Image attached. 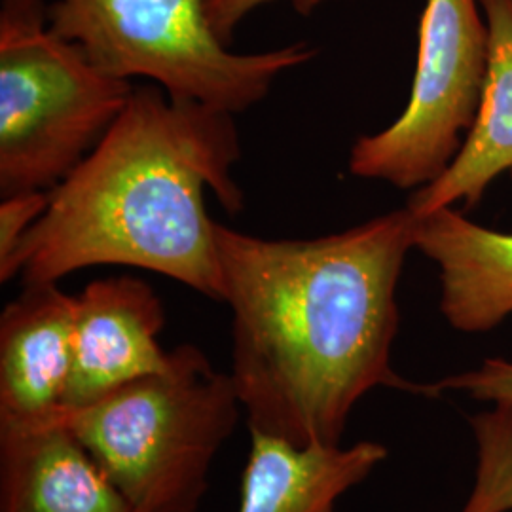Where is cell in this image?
Masks as SVG:
<instances>
[{
    "label": "cell",
    "mask_w": 512,
    "mask_h": 512,
    "mask_svg": "<svg viewBox=\"0 0 512 512\" xmlns=\"http://www.w3.org/2000/svg\"><path fill=\"white\" fill-rule=\"evenodd\" d=\"M414 224L408 207L313 239L217 224L222 302L232 310L230 378L249 431L336 446L376 387L435 397L391 365Z\"/></svg>",
    "instance_id": "6da1fadb"
},
{
    "label": "cell",
    "mask_w": 512,
    "mask_h": 512,
    "mask_svg": "<svg viewBox=\"0 0 512 512\" xmlns=\"http://www.w3.org/2000/svg\"><path fill=\"white\" fill-rule=\"evenodd\" d=\"M241 158L236 116L135 88L97 147L48 192V209L0 262V281L59 283L93 266H129L222 302L211 190L226 213L243 209L232 177Z\"/></svg>",
    "instance_id": "7a4b0ae2"
},
{
    "label": "cell",
    "mask_w": 512,
    "mask_h": 512,
    "mask_svg": "<svg viewBox=\"0 0 512 512\" xmlns=\"http://www.w3.org/2000/svg\"><path fill=\"white\" fill-rule=\"evenodd\" d=\"M243 406L230 372L181 344L164 370L82 408L65 423L135 512H198L209 473Z\"/></svg>",
    "instance_id": "3957f363"
},
{
    "label": "cell",
    "mask_w": 512,
    "mask_h": 512,
    "mask_svg": "<svg viewBox=\"0 0 512 512\" xmlns=\"http://www.w3.org/2000/svg\"><path fill=\"white\" fill-rule=\"evenodd\" d=\"M133 90L55 35L44 0H2V198L55 188L105 137Z\"/></svg>",
    "instance_id": "277c9868"
},
{
    "label": "cell",
    "mask_w": 512,
    "mask_h": 512,
    "mask_svg": "<svg viewBox=\"0 0 512 512\" xmlns=\"http://www.w3.org/2000/svg\"><path fill=\"white\" fill-rule=\"evenodd\" d=\"M48 23L120 80L148 78L171 97L241 114L266 99L275 80L306 65L304 42L234 54L211 27L205 0H54Z\"/></svg>",
    "instance_id": "5b68a950"
},
{
    "label": "cell",
    "mask_w": 512,
    "mask_h": 512,
    "mask_svg": "<svg viewBox=\"0 0 512 512\" xmlns=\"http://www.w3.org/2000/svg\"><path fill=\"white\" fill-rule=\"evenodd\" d=\"M482 14L480 0L425 2L408 105L389 128L355 141L351 175L412 190L452 164L488 74L490 29Z\"/></svg>",
    "instance_id": "8992f818"
},
{
    "label": "cell",
    "mask_w": 512,
    "mask_h": 512,
    "mask_svg": "<svg viewBox=\"0 0 512 512\" xmlns=\"http://www.w3.org/2000/svg\"><path fill=\"white\" fill-rule=\"evenodd\" d=\"M162 298L143 279H95L74 296L73 365L65 408H82L167 366Z\"/></svg>",
    "instance_id": "52a82bcc"
},
{
    "label": "cell",
    "mask_w": 512,
    "mask_h": 512,
    "mask_svg": "<svg viewBox=\"0 0 512 512\" xmlns=\"http://www.w3.org/2000/svg\"><path fill=\"white\" fill-rule=\"evenodd\" d=\"M74 296L31 283L0 315V427H38L65 408L73 365Z\"/></svg>",
    "instance_id": "ba28073f"
},
{
    "label": "cell",
    "mask_w": 512,
    "mask_h": 512,
    "mask_svg": "<svg viewBox=\"0 0 512 512\" xmlns=\"http://www.w3.org/2000/svg\"><path fill=\"white\" fill-rule=\"evenodd\" d=\"M0 512H135L73 431L0 427Z\"/></svg>",
    "instance_id": "9c48e42d"
},
{
    "label": "cell",
    "mask_w": 512,
    "mask_h": 512,
    "mask_svg": "<svg viewBox=\"0 0 512 512\" xmlns=\"http://www.w3.org/2000/svg\"><path fill=\"white\" fill-rule=\"evenodd\" d=\"M414 249L439 266L440 311L452 329L488 332L511 317L512 234L442 207L416 217Z\"/></svg>",
    "instance_id": "30bf717a"
},
{
    "label": "cell",
    "mask_w": 512,
    "mask_h": 512,
    "mask_svg": "<svg viewBox=\"0 0 512 512\" xmlns=\"http://www.w3.org/2000/svg\"><path fill=\"white\" fill-rule=\"evenodd\" d=\"M380 442L351 446L275 439L251 431L238 512H336V503L387 459Z\"/></svg>",
    "instance_id": "8fae6325"
},
{
    "label": "cell",
    "mask_w": 512,
    "mask_h": 512,
    "mask_svg": "<svg viewBox=\"0 0 512 512\" xmlns=\"http://www.w3.org/2000/svg\"><path fill=\"white\" fill-rule=\"evenodd\" d=\"M480 6L490 29L480 107L452 164L408 200L416 217L459 202L469 211L499 175L512 171V0H480Z\"/></svg>",
    "instance_id": "7c38bea8"
},
{
    "label": "cell",
    "mask_w": 512,
    "mask_h": 512,
    "mask_svg": "<svg viewBox=\"0 0 512 512\" xmlns=\"http://www.w3.org/2000/svg\"><path fill=\"white\" fill-rule=\"evenodd\" d=\"M475 484L459 512H512V403H495L471 420Z\"/></svg>",
    "instance_id": "4fadbf2b"
},
{
    "label": "cell",
    "mask_w": 512,
    "mask_h": 512,
    "mask_svg": "<svg viewBox=\"0 0 512 512\" xmlns=\"http://www.w3.org/2000/svg\"><path fill=\"white\" fill-rule=\"evenodd\" d=\"M433 393H463L480 403H512V361L492 357L482 365L442 378L431 385Z\"/></svg>",
    "instance_id": "5bb4252c"
},
{
    "label": "cell",
    "mask_w": 512,
    "mask_h": 512,
    "mask_svg": "<svg viewBox=\"0 0 512 512\" xmlns=\"http://www.w3.org/2000/svg\"><path fill=\"white\" fill-rule=\"evenodd\" d=\"M48 192H21L0 203V262L16 253L19 243L48 209Z\"/></svg>",
    "instance_id": "9a60e30c"
},
{
    "label": "cell",
    "mask_w": 512,
    "mask_h": 512,
    "mask_svg": "<svg viewBox=\"0 0 512 512\" xmlns=\"http://www.w3.org/2000/svg\"><path fill=\"white\" fill-rule=\"evenodd\" d=\"M274 0H205V10L211 27L219 35L220 40L228 46L236 35L241 21L247 18L251 12H255L258 6L268 4ZM329 0H291L296 12L308 16L319 4Z\"/></svg>",
    "instance_id": "2e32d148"
},
{
    "label": "cell",
    "mask_w": 512,
    "mask_h": 512,
    "mask_svg": "<svg viewBox=\"0 0 512 512\" xmlns=\"http://www.w3.org/2000/svg\"><path fill=\"white\" fill-rule=\"evenodd\" d=\"M511 177H512V171H511Z\"/></svg>",
    "instance_id": "e0dca14e"
}]
</instances>
